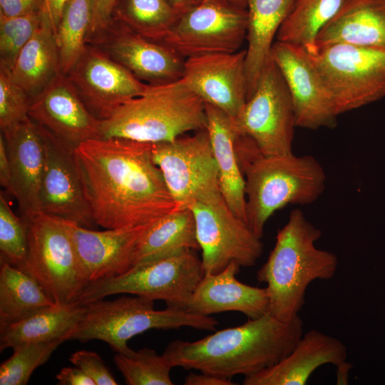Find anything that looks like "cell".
<instances>
[{
	"instance_id": "cell-1",
	"label": "cell",
	"mask_w": 385,
	"mask_h": 385,
	"mask_svg": "<svg viewBox=\"0 0 385 385\" xmlns=\"http://www.w3.org/2000/svg\"><path fill=\"white\" fill-rule=\"evenodd\" d=\"M152 146L124 138H98L74 149L96 225L106 229L136 227L181 208L153 159Z\"/></svg>"
},
{
	"instance_id": "cell-2",
	"label": "cell",
	"mask_w": 385,
	"mask_h": 385,
	"mask_svg": "<svg viewBox=\"0 0 385 385\" xmlns=\"http://www.w3.org/2000/svg\"><path fill=\"white\" fill-rule=\"evenodd\" d=\"M303 321L279 320L269 312L195 342L173 341L163 354L173 367L231 379L251 376L287 356L304 334Z\"/></svg>"
},
{
	"instance_id": "cell-3",
	"label": "cell",
	"mask_w": 385,
	"mask_h": 385,
	"mask_svg": "<svg viewBox=\"0 0 385 385\" xmlns=\"http://www.w3.org/2000/svg\"><path fill=\"white\" fill-rule=\"evenodd\" d=\"M235 150L245 181L246 222L259 238L277 210L311 204L324 191L325 171L312 155H264L245 135H237Z\"/></svg>"
},
{
	"instance_id": "cell-4",
	"label": "cell",
	"mask_w": 385,
	"mask_h": 385,
	"mask_svg": "<svg viewBox=\"0 0 385 385\" xmlns=\"http://www.w3.org/2000/svg\"><path fill=\"white\" fill-rule=\"evenodd\" d=\"M321 236L322 231L304 212L294 209L278 231L267 261L258 270L257 280L267 284L269 312L279 320L289 322L299 315L311 282L335 275L337 257L315 245Z\"/></svg>"
},
{
	"instance_id": "cell-5",
	"label": "cell",
	"mask_w": 385,
	"mask_h": 385,
	"mask_svg": "<svg viewBox=\"0 0 385 385\" xmlns=\"http://www.w3.org/2000/svg\"><path fill=\"white\" fill-rule=\"evenodd\" d=\"M207 127L204 101L181 78L151 85L101 120L100 138L156 143Z\"/></svg>"
},
{
	"instance_id": "cell-6",
	"label": "cell",
	"mask_w": 385,
	"mask_h": 385,
	"mask_svg": "<svg viewBox=\"0 0 385 385\" xmlns=\"http://www.w3.org/2000/svg\"><path fill=\"white\" fill-rule=\"evenodd\" d=\"M84 314L71 339H92L106 342L116 353L130 354L128 346L133 337L150 329H177L188 327L215 331L219 324L215 318L187 310L166 307L155 310L154 301L138 297L122 296L113 300L98 299L85 304Z\"/></svg>"
},
{
	"instance_id": "cell-7",
	"label": "cell",
	"mask_w": 385,
	"mask_h": 385,
	"mask_svg": "<svg viewBox=\"0 0 385 385\" xmlns=\"http://www.w3.org/2000/svg\"><path fill=\"white\" fill-rule=\"evenodd\" d=\"M205 274L194 250L134 266L125 273L89 282L73 302L80 304L113 294H128L163 300L167 307L186 310L190 297Z\"/></svg>"
},
{
	"instance_id": "cell-8",
	"label": "cell",
	"mask_w": 385,
	"mask_h": 385,
	"mask_svg": "<svg viewBox=\"0 0 385 385\" xmlns=\"http://www.w3.org/2000/svg\"><path fill=\"white\" fill-rule=\"evenodd\" d=\"M307 54L338 115L385 97V47L335 43Z\"/></svg>"
},
{
	"instance_id": "cell-9",
	"label": "cell",
	"mask_w": 385,
	"mask_h": 385,
	"mask_svg": "<svg viewBox=\"0 0 385 385\" xmlns=\"http://www.w3.org/2000/svg\"><path fill=\"white\" fill-rule=\"evenodd\" d=\"M24 222L27 253L19 268L35 278L54 303L73 302L88 283L62 220L39 212Z\"/></svg>"
},
{
	"instance_id": "cell-10",
	"label": "cell",
	"mask_w": 385,
	"mask_h": 385,
	"mask_svg": "<svg viewBox=\"0 0 385 385\" xmlns=\"http://www.w3.org/2000/svg\"><path fill=\"white\" fill-rule=\"evenodd\" d=\"M152 155L180 207L224 199L206 128L172 141L153 143Z\"/></svg>"
},
{
	"instance_id": "cell-11",
	"label": "cell",
	"mask_w": 385,
	"mask_h": 385,
	"mask_svg": "<svg viewBox=\"0 0 385 385\" xmlns=\"http://www.w3.org/2000/svg\"><path fill=\"white\" fill-rule=\"evenodd\" d=\"M234 121L238 134L245 135L264 155L292 153L295 114L292 98L271 56L255 89Z\"/></svg>"
},
{
	"instance_id": "cell-12",
	"label": "cell",
	"mask_w": 385,
	"mask_h": 385,
	"mask_svg": "<svg viewBox=\"0 0 385 385\" xmlns=\"http://www.w3.org/2000/svg\"><path fill=\"white\" fill-rule=\"evenodd\" d=\"M247 9L225 0H202L180 14L162 42L185 58L234 53L246 39Z\"/></svg>"
},
{
	"instance_id": "cell-13",
	"label": "cell",
	"mask_w": 385,
	"mask_h": 385,
	"mask_svg": "<svg viewBox=\"0 0 385 385\" xmlns=\"http://www.w3.org/2000/svg\"><path fill=\"white\" fill-rule=\"evenodd\" d=\"M188 207L195 218L205 274L217 273L232 262L244 267L256 264L263 252L261 238L229 208L224 199L195 202Z\"/></svg>"
},
{
	"instance_id": "cell-14",
	"label": "cell",
	"mask_w": 385,
	"mask_h": 385,
	"mask_svg": "<svg viewBox=\"0 0 385 385\" xmlns=\"http://www.w3.org/2000/svg\"><path fill=\"white\" fill-rule=\"evenodd\" d=\"M86 44L98 48L147 84L171 83L183 76L184 57L166 43L148 38L114 18Z\"/></svg>"
},
{
	"instance_id": "cell-15",
	"label": "cell",
	"mask_w": 385,
	"mask_h": 385,
	"mask_svg": "<svg viewBox=\"0 0 385 385\" xmlns=\"http://www.w3.org/2000/svg\"><path fill=\"white\" fill-rule=\"evenodd\" d=\"M66 76L89 111L100 120L142 94L149 85L91 44H86Z\"/></svg>"
},
{
	"instance_id": "cell-16",
	"label": "cell",
	"mask_w": 385,
	"mask_h": 385,
	"mask_svg": "<svg viewBox=\"0 0 385 385\" xmlns=\"http://www.w3.org/2000/svg\"><path fill=\"white\" fill-rule=\"evenodd\" d=\"M270 56L289 92L296 126L310 130L335 127L338 115L307 51L301 46L276 41Z\"/></svg>"
},
{
	"instance_id": "cell-17",
	"label": "cell",
	"mask_w": 385,
	"mask_h": 385,
	"mask_svg": "<svg viewBox=\"0 0 385 385\" xmlns=\"http://www.w3.org/2000/svg\"><path fill=\"white\" fill-rule=\"evenodd\" d=\"M41 128L45 162L39 192L40 212L91 228L95 223L85 199L74 148L45 128Z\"/></svg>"
},
{
	"instance_id": "cell-18",
	"label": "cell",
	"mask_w": 385,
	"mask_h": 385,
	"mask_svg": "<svg viewBox=\"0 0 385 385\" xmlns=\"http://www.w3.org/2000/svg\"><path fill=\"white\" fill-rule=\"evenodd\" d=\"M246 49L185 58L182 79L205 103L233 120L247 100Z\"/></svg>"
},
{
	"instance_id": "cell-19",
	"label": "cell",
	"mask_w": 385,
	"mask_h": 385,
	"mask_svg": "<svg viewBox=\"0 0 385 385\" xmlns=\"http://www.w3.org/2000/svg\"><path fill=\"white\" fill-rule=\"evenodd\" d=\"M61 220L88 283L117 277L133 268L136 246L153 223L98 231Z\"/></svg>"
},
{
	"instance_id": "cell-20",
	"label": "cell",
	"mask_w": 385,
	"mask_h": 385,
	"mask_svg": "<svg viewBox=\"0 0 385 385\" xmlns=\"http://www.w3.org/2000/svg\"><path fill=\"white\" fill-rule=\"evenodd\" d=\"M29 114L34 122L74 149L100 138L101 120L89 111L61 73L31 98Z\"/></svg>"
},
{
	"instance_id": "cell-21",
	"label": "cell",
	"mask_w": 385,
	"mask_h": 385,
	"mask_svg": "<svg viewBox=\"0 0 385 385\" xmlns=\"http://www.w3.org/2000/svg\"><path fill=\"white\" fill-rule=\"evenodd\" d=\"M1 133L11 168L10 194L17 201L21 218L26 220L40 212L39 192L45 162L41 128L29 118Z\"/></svg>"
},
{
	"instance_id": "cell-22",
	"label": "cell",
	"mask_w": 385,
	"mask_h": 385,
	"mask_svg": "<svg viewBox=\"0 0 385 385\" xmlns=\"http://www.w3.org/2000/svg\"><path fill=\"white\" fill-rule=\"evenodd\" d=\"M240 266L230 262L220 272L205 274L195 289L186 310L210 316L235 311L248 319L259 318L269 312L270 299L266 288L244 284L236 278Z\"/></svg>"
},
{
	"instance_id": "cell-23",
	"label": "cell",
	"mask_w": 385,
	"mask_h": 385,
	"mask_svg": "<svg viewBox=\"0 0 385 385\" xmlns=\"http://www.w3.org/2000/svg\"><path fill=\"white\" fill-rule=\"evenodd\" d=\"M343 342L316 329L304 333L291 352L275 365L251 376L244 385H304L319 366L346 361Z\"/></svg>"
},
{
	"instance_id": "cell-24",
	"label": "cell",
	"mask_w": 385,
	"mask_h": 385,
	"mask_svg": "<svg viewBox=\"0 0 385 385\" xmlns=\"http://www.w3.org/2000/svg\"><path fill=\"white\" fill-rule=\"evenodd\" d=\"M335 43L385 47V0H344L318 34L314 49Z\"/></svg>"
},
{
	"instance_id": "cell-25",
	"label": "cell",
	"mask_w": 385,
	"mask_h": 385,
	"mask_svg": "<svg viewBox=\"0 0 385 385\" xmlns=\"http://www.w3.org/2000/svg\"><path fill=\"white\" fill-rule=\"evenodd\" d=\"M205 106L206 129L217 168L222 195L229 208L246 222L245 181L235 150L237 133L233 119L214 106L205 103Z\"/></svg>"
},
{
	"instance_id": "cell-26",
	"label": "cell",
	"mask_w": 385,
	"mask_h": 385,
	"mask_svg": "<svg viewBox=\"0 0 385 385\" xmlns=\"http://www.w3.org/2000/svg\"><path fill=\"white\" fill-rule=\"evenodd\" d=\"M296 0H247L248 14L245 68L247 99L270 58L274 38Z\"/></svg>"
},
{
	"instance_id": "cell-27",
	"label": "cell",
	"mask_w": 385,
	"mask_h": 385,
	"mask_svg": "<svg viewBox=\"0 0 385 385\" xmlns=\"http://www.w3.org/2000/svg\"><path fill=\"white\" fill-rule=\"evenodd\" d=\"M9 73L30 100L61 73L56 34L43 8L38 27L19 53Z\"/></svg>"
},
{
	"instance_id": "cell-28",
	"label": "cell",
	"mask_w": 385,
	"mask_h": 385,
	"mask_svg": "<svg viewBox=\"0 0 385 385\" xmlns=\"http://www.w3.org/2000/svg\"><path fill=\"white\" fill-rule=\"evenodd\" d=\"M86 310L76 302L55 304L20 322L0 327V350L56 339L70 340Z\"/></svg>"
},
{
	"instance_id": "cell-29",
	"label": "cell",
	"mask_w": 385,
	"mask_h": 385,
	"mask_svg": "<svg viewBox=\"0 0 385 385\" xmlns=\"http://www.w3.org/2000/svg\"><path fill=\"white\" fill-rule=\"evenodd\" d=\"M199 249L192 211L188 207L180 208L149 226L136 246L134 266L185 250Z\"/></svg>"
},
{
	"instance_id": "cell-30",
	"label": "cell",
	"mask_w": 385,
	"mask_h": 385,
	"mask_svg": "<svg viewBox=\"0 0 385 385\" xmlns=\"http://www.w3.org/2000/svg\"><path fill=\"white\" fill-rule=\"evenodd\" d=\"M55 304L31 275L9 262H1L0 327L20 322Z\"/></svg>"
},
{
	"instance_id": "cell-31",
	"label": "cell",
	"mask_w": 385,
	"mask_h": 385,
	"mask_svg": "<svg viewBox=\"0 0 385 385\" xmlns=\"http://www.w3.org/2000/svg\"><path fill=\"white\" fill-rule=\"evenodd\" d=\"M344 0H296L281 25L277 41L312 52L322 29L333 19Z\"/></svg>"
},
{
	"instance_id": "cell-32",
	"label": "cell",
	"mask_w": 385,
	"mask_h": 385,
	"mask_svg": "<svg viewBox=\"0 0 385 385\" xmlns=\"http://www.w3.org/2000/svg\"><path fill=\"white\" fill-rule=\"evenodd\" d=\"M179 14L168 0H118L113 18L135 32L162 41Z\"/></svg>"
},
{
	"instance_id": "cell-33",
	"label": "cell",
	"mask_w": 385,
	"mask_h": 385,
	"mask_svg": "<svg viewBox=\"0 0 385 385\" xmlns=\"http://www.w3.org/2000/svg\"><path fill=\"white\" fill-rule=\"evenodd\" d=\"M92 15V0H70L64 9L56 34L61 73L64 75L86 49Z\"/></svg>"
},
{
	"instance_id": "cell-34",
	"label": "cell",
	"mask_w": 385,
	"mask_h": 385,
	"mask_svg": "<svg viewBox=\"0 0 385 385\" xmlns=\"http://www.w3.org/2000/svg\"><path fill=\"white\" fill-rule=\"evenodd\" d=\"M113 361L128 385H173V368L163 355L150 348L133 351L126 355L116 353Z\"/></svg>"
},
{
	"instance_id": "cell-35",
	"label": "cell",
	"mask_w": 385,
	"mask_h": 385,
	"mask_svg": "<svg viewBox=\"0 0 385 385\" xmlns=\"http://www.w3.org/2000/svg\"><path fill=\"white\" fill-rule=\"evenodd\" d=\"M64 342L63 339H56L14 348L13 354L0 366V384H26L34 371L46 362L52 353Z\"/></svg>"
},
{
	"instance_id": "cell-36",
	"label": "cell",
	"mask_w": 385,
	"mask_h": 385,
	"mask_svg": "<svg viewBox=\"0 0 385 385\" xmlns=\"http://www.w3.org/2000/svg\"><path fill=\"white\" fill-rule=\"evenodd\" d=\"M42 9L21 16H0V69L10 71L26 43L38 27Z\"/></svg>"
},
{
	"instance_id": "cell-37",
	"label": "cell",
	"mask_w": 385,
	"mask_h": 385,
	"mask_svg": "<svg viewBox=\"0 0 385 385\" xmlns=\"http://www.w3.org/2000/svg\"><path fill=\"white\" fill-rule=\"evenodd\" d=\"M27 232L24 220L12 211L2 193L0 195L1 262L19 267L27 253Z\"/></svg>"
},
{
	"instance_id": "cell-38",
	"label": "cell",
	"mask_w": 385,
	"mask_h": 385,
	"mask_svg": "<svg viewBox=\"0 0 385 385\" xmlns=\"http://www.w3.org/2000/svg\"><path fill=\"white\" fill-rule=\"evenodd\" d=\"M30 98L12 79L9 71L0 69V128L7 131L28 120Z\"/></svg>"
},
{
	"instance_id": "cell-39",
	"label": "cell",
	"mask_w": 385,
	"mask_h": 385,
	"mask_svg": "<svg viewBox=\"0 0 385 385\" xmlns=\"http://www.w3.org/2000/svg\"><path fill=\"white\" fill-rule=\"evenodd\" d=\"M70 361L83 370L96 385H116L114 379L101 356L96 352L80 350L72 354Z\"/></svg>"
},
{
	"instance_id": "cell-40",
	"label": "cell",
	"mask_w": 385,
	"mask_h": 385,
	"mask_svg": "<svg viewBox=\"0 0 385 385\" xmlns=\"http://www.w3.org/2000/svg\"><path fill=\"white\" fill-rule=\"evenodd\" d=\"M93 15L86 42L104 29L111 21L118 0H92Z\"/></svg>"
},
{
	"instance_id": "cell-41",
	"label": "cell",
	"mask_w": 385,
	"mask_h": 385,
	"mask_svg": "<svg viewBox=\"0 0 385 385\" xmlns=\"http://www.w3.org/2000/svg\"><path fill=\"white\" fill-rule=\"evenodd\" d=\"M43 0H0V16L13 17L42 9Z\"/></svg>"
},
{
	"instance_id": "cell-42",
	"label": "cell",
	"mask_w": 385,
	"mask_h": 385,
	"mask_svg": "<svg viewBox=\"0 0 385 385\" xmlns=\"http://www.w3.org/2000/svg\"><path fill=\"white\" fill-rule=\"evenodd\" d=\"M60 385H96L94 381L78 367H64L56 376Z\"/></svg>"
},
{
	"instance_id": "cell-43",
	"label": "cell",
	"mask_w": 385,
	"mask_h": 385,
	"mask_svg": "<svg viewBox=\"0 0 385 385\" xmlns=\"http://www.w3.org/2000/svg\"><path fill=\"white\" fill-rule=\"evenodd\" d=\"M0 184L9 193L11 190V168L2 133L0 135Z\"/></svg>"
},
{
	"instance_id": "cell-44",
	"label": "cell",
	"mask_w": 385,
	"mask_h": 385,
	"mask_svg": "<svg viewBox=\"0 0 385 385\" xmlns=\"http://www.w3.org/2000/svg\"><path fill=\"white\" fill-rule=\"evenodd\" d=\"M185 385H234L231 379L217 376L210 374L190 372L184 381Z\"/></svg>"
},
{
	"instance_id": "cell-45",
	"label": "cell",
	"mask_w": 385,
	"mask_h": 385,
	"mask_svg": "<svg viewBox=\"0 0 385 385\" xmlns=\"http://www.w3.org/2000/svg\"><path fill=\"white\" fill-rule=\"evenodd\" d=\"M70 0H43V9L48 16L55 34L60 23L63 12Z\"/></svg>"
},
{
	"instance_id": "cell-46",
	"label": "cell",
	"mask_w": 385,
	"mask_h": 385,
	"mask_svg": "<svg viewBox=\"0 0 385 385\" xmlns=\"http://www.w3.org/2000/svg\"><path fill=\"white\" fill-rule=\"evenodd\" d=\"M177 13L180 15L202 0H168Z\"/></svg>"
},
{
	"instance_id": "cell-47",
	"label": "cell",
	"mask_w": 385,
	"mask_h": 385,
	"mask_svg": "<svg viewBox=\"0 0 385 385\" xmlns=\"http://www.w3.org/2000/svg\"><path fill=\"white\" fill-rule=\"evenodd\" d=\"M352 366H353L352 364L346 362V361L337 366V384L344 385V384H348L349 373V370L351 369Z\"/></svg>"
},
{
	"instance_id": "cell-48",
	"label": "cell",
	"mask_w": 385,
	"mask_h": 385,
	"mask_svg": "<svg viewBox=\"0 0 385 385\" xmlns=\"http://www.w3.org/2000/svg\"><path fill=\"white\" fill-rule=\"evenodd\" d=\"M238 6L247 9V0H225Z\"/></svg>"
}]
</instances>
